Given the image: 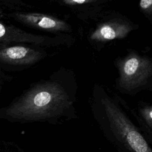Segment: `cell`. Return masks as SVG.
I'll return each instance as SVG.
<instances>
[{"label":"cell","instance_id":"obj_7","mask_svg":"<svg viewBox=\"0 0 152 152\" xmlns=\"http://www.w3.org/2000/svg\"><path fill=\"white\" fill-rule=\"evenodd\" d=\"M75 42L72 35L50 36L31 33L0 20V43L30 44L47 49L70 47Z\"/></svg>","mask_w":152,"mask_h":152},{"label":"cell","instance_id":"obj_11","mask_svg":"<svg viewBox=\"0 0 152 152\" xmlns=\"http://www.w3.org/2000/svg\"><path fill=\"white\" fill-rule=\"evenodd\" d=\"M12 80V77L5 73L2 69L0 68V93L2 91L3 86L6 82H10Z\"/></svg>","mask_w":152,"mask_h":152},{"label":"cell","instance_id":"obj_8","mask_svg":"<svg viewBox=\"0 0 152 152\" xmlns=\"http://www.w3.org/2000/svg\"><path fill=\"white\" fill-rule=\"evenodd\" d=\"M109 0H56L58 5L68 8L78 20L96 21L104 11Z\"/></svg>","mask_w":152,"mask_h":152},{"label":"cell","instance_id":"obj_12","mask_svg":"<svg viewBox=\"0 0 152 152\" xmlns=\"http://www.w3.org/2000/svg\"><path fill=\"white\" fill-rule=\"evenodd\" d=\"M4 12L3 11V10L1 8H0V20L1 19L4 18Z\"/></svg>","mask_w":152,"mask_h":152},{"label":"cell","instance_id":"obj_10","mask_svg":"<svg viewBox=\"0 0 152 152\" xmlns=\"http://www.w3.org/2000/svg\"><path fill=\"white\" fill-rule=\"evenodd\" d=\"M138 6L140 11L152 24V0H141Z\"/></svg>","mask_w":152,"mask_h":152},{"label":"cell","instance_id":"obj_1","mask_svg":"<svg viewBox=\"0 0 152 152\" xmlns=\"http://www.w3.org/2000/svg\"><path fill=\"white\" fill-rule=\"evenodd\" d=\"M77 92L74 71L60 66L48 77L31 83L8 105L0 107V118L22 123L62 124L79 118Z\"/></svg>","mask_w":152,"mask_h":152},{"label":"cell","instance_id":"obj_5","mask_svg":"<svg viewBox=\"0 0 152 152\" xmlns=\"http://www.w3.org/2000/svg\"><path fill=\"white\" fill-rule=\"evenodd\" d=\"M48 52L34 45L0 43V68L7 72L22 71L45 59Z\"/></svg>","mask_w":152,"mask_h":152},{"label":"cell","instance_id":"obj_2","mask_svg":"<svg viewBox=\"0 0 152 152\" xmlns=\"http://www.w3.org/2000/svg\"><path fill=\"white\" fill-rule=\"evenodd\" d=\"M126 102L104 86L94 84L90 100L92 115L104 137L118 152H152L128 113Z\"/></svg>","mask_w":152,"mask_h":152},{"label":"cell","instance_id":"obj_4","mask_svg":"<svg viewBox=\"0 0 152 152\" xmlns=\"http://www.w3.org/2000/svg\"><path fill=\"white\" fill-rule=\"evenodd\" d=\"M138 28V24L119 12L104 11L90 28L87 40L94 49L99 52L109 42L125 39Z\"/></svg>","mask_w":152,"mask_h":152},{"label":"cell","instance_id":"obj_9","mask_svg":"<svg viewBox=\"0 0 152 152\" xmlns=\"http://www.w3.org/2000/svg\"><path fill=\"white\" fill-rule=\"evenodd\" d=\"M128 110L138 124V128L150 145L152 144V105L150 103L140 101L136 108L128 106Z\"/></svg>","mask_w":152,"mask_h":152},{"label":"cell","instance_id":"obj_3","mask_svg":"<svg viewBox=\"0 0 152 152\" xmlns=\"http://www.w3.org/2000/svg\"><path fill=\"white\" fill-rule=\"evenodd\" d=\"M125 55L114 60L118 75L115 87L121 94L135 96L143 91H152V58L135 49H126Z\"/></svg>","mask_w":152,"mask_h":152},{"label":"cell","instance_id":"obj_6","mask_svg":"<svg viewBox=\"0 0 152 152\" xmlns=\"http://www.w3.org/2000/svg\"><path fill=\"white\" fill-rule=\"evenodd\" d=\"M4 18L12 20L25 27L48 32L55 36L71 35L73 31L72 26L66 19L52 14L26 10L5 13Z\"/></svg>","mask_w":152,"mask_h":152}]
</instances>
